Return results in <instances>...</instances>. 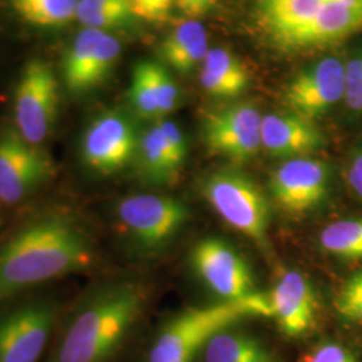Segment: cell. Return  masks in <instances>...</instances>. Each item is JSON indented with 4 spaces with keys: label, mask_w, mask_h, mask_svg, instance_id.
Returning <instances> with one entry per match:
<instances>
[{
    "label": "cell",
    "mask_w": 362,
    "mask_h": 362,
    "mask_svg": "<svg viewBox=\"0 0 362 362\" xmlns=\"http://www.w3.org/2000/svg\"><path fill=\"white\" fill-rule=\"evenodd\" d=\"M90 236L74 216L50 212L27 221L0 245V302L89 269Z\"/></svg>",
    "instance_id": "6da1fadb"
},
{
    "label": "cell",
    "mask_w": 362,
    "mask_h": 362,
    "mask_svg": "<svg viewBox=\"0 0 362 362\" xmlns=\"http://www.w3.org/2000/svg\"><path fill=\"white\" fill-rule=\"evenodd\" d=\"M146 290L137 281L97 286L58 324L47 362H112L143 314Z\"/></svg>",
    "instance_id": "7a4b0ae2"
},
{
    "label": "cell",
    "mask_w": 362,
    "mask_h": 362,
    "mask_svg": "<svg viewBox=\"0 0 362 362\" xmlns=\"http://www.w3.org/2000/svg\"><path fill=\"white\" fill-rule=\"evenodd\" d=\"M250 317H270L267 294L188 308L172 317L155 337L146 362H192L208 339Z\"/></svg>",
    "instance_id": "3957f363"
},
{
    "label": "cell",
    "mask_w": 362,
    "mask_h": 362,
    "mask_svg": "<svg viewBox=\"0 0 362 362\" xmlns=\"http://www.w3.org/2000/svg\"><path fill=\"white\" fill-rule=\"evenodd\" d=\"M202 194L233 230L246 235L258 246L267 245L269 202L255 181L242 172L221 169L202 182Z\"/></svg>",
    "instance_id": "277c9868"
},
{
    "label": "cell",
    "mask_w": 362,
    "mask_h": 362,
    "mask_svg": "<svg viewBox=\"0 0 362 362\" xmlns=\"http://www.w3.org/2000/svg\"><path fill=\"white\" fill-rule=\"evenodd\" d=\"M118 226L140 251L151 254L167 246L188 219L187 206L169 196L136 194L115 207Z\"/></svg>",
    "instance_id": "5b68a950"
},
{
    "label": "cell",
    "mask_w": 362,
    "mask_h": 362,
    "mask_svg": "<svg viewBox=\"0 0 362 362\" xmlns=\"http://www.w3.org/2000/svg\"><path fill=\"white\" fill-rule=\"evenodd\" d=\"M59 324L58 305L34 298L0 313V362H39Z\"/></svg>",
    "instance_id": "8992f818"
},
{
    "label": "cell",
    "mask_w": 362,
    "mask_h": 362,
    "mask_svg": "<svg viewBox=\"0 0 362 362\" xmlns=\"http://www.w3.org/2000/svg\"><path fill=\"white\" fill-rule=\"evenodd\" d=\"M58 112L59 86L52 67L39 59L28 62L15 89V132L27 143L39 146L50 137Z\"/></svg>",
    "instance_id": "52a82bcc"
},
{
    "label": "cell",
    "mask_w": 362,
    "mask_h": 362,
    "mask_svg": "<svg viewBox=\"0 0 362 362\" xmlns=\"http://www.w3.org/2000/svg\"><path fill=\"white\" fill-rule=\"evenodd\" d=\"M139 137L129 118L116 110L94 117L79 140V157L85 168L98 176H110L134 158Z\"/></svg>",
    "instance_id": "ba28073f"
},
{
    "label": "cell",
    "mask_w": 362,
    "mask_h": 362,
    "mask_svg": "<svg viewBox=\"0 0 362 362\" xmlns=\"http://www.w3.org/2000/svg\"><path fill=\"white\" fill-rule=\"evenodd\" d=\"M55 175L52 157L16 132L0 134V203L13 206Z\"/></svg>",
    "instance_id": "9c48e42d"
},
{
    "label": "cell",
    "mask_w": 362,
    "mask_h": 362,
    "mask_svg": "<svg viewBox=\"0 0 362 362\" xmlns=\"http://www.w3.org/2000/svg\"><path fill=\"white\" fill-rule=\"evenodd\" d=\"M262 119L251 104H236L208 113L203 121V139L215 155L235 163L254 158L262 148Z\"/></svg>",
    "instance_id": "30bf717a"
},
{
    "label": "cell",
    "mask_w": 362,
    "mask_h": 362,
    "mask_svg": "<svg viewBox=\"0 0 362 362\" xmlns=\"http://www.w3.org/2000/svg\"><path fill=\"white\" fill-rule=\"evenodd\" d=\"M121 43L103 30L83 28L67 49L62 73L66 89L85 95L103 85L116 66Z\"/></svg>",
    "instance_id": "8fae6325"
},
{
    "label": "cell",
    "mask_w": 362,
    "mask_h": 362,
    "mask_svg": "<svg viewBox=\"0 0 362 362\" xmlns=\"http://www.w3.org/2000/svg\"><path fill=\"white\" fill-rule=\"evenodd\" d=\"M191 263L204 284L224 300H239L257 293L246 260L221 239L199 242L191 254Z\"/></svg>",
    "instance_id": "7c38bea8"
},
{
    "label": "cell",
    "mask_w": 362,
    "mask_h": 362,
    "mask_svg": "<svg viewBox=\"0 0 362 362\" xmlns=\"http://www.w3.org/2000/svg\"><path fill=\"white\" fill-rule=\"evenodd\" d=\"M329 179V168L322 161L310 157L290 158L272 172V200L286 214L305 215L324 202Z\"/></svg>",
    "instance_id": "4fadbf2b"
},
{
    "label": "cell",
    "mask_w": 362,
    "mask_h": 362,
    "mask_svg": "<svg viewBox=\"0 0 362 362\" xmlns=\"http://www.w3.org/2000/svg\"><path fill=\"white\" fill-rule=\"evenodd\" d=\"M345 95V66L338 58H325L299 73L287 85L285 103L293 113L313 121Z\"/></svg>",
    "instance_id": "5bb4252c"
},
{
    "label": "cell",
    "mask_w": 362,
    "mask_h": 362,
    "mask_svg": "<svg viewBox=\"0 0 362 362\" xmlns=\"http://www.w3.org/2000/svg\"><path fill=\"white\" fill-rule=\"evenodd\" d=\"M267 298L270 317L285 336H305L317 324L318 299L303 274L291 269L279 272Z\"/></svg>",
    "instance_id": "9a60e30c"
},
{
    "label": "cell",
    "mask_w": 362,
    "mask_h": 362,
    "mask_svg": "<svg viewBox=\"0 0 362 362\" xmlns=\"http://www.w3.org/2000/svg\"><path fill=\"white\" fill-rule=\"evenodd\" d=\"M180 93L167 69L152 61L133 67L129 100L134 112L146 119H163L179 104Z\"/></svg>",
    "instance_id": "2e32d148"
},
{
    "label": "cell",
    "mask_w": 362,
    "mask_h": 362,
    "mask_svg": "<svg viewBox=\"0 0 362 362\" xmlns=\"http://www.w3.org/2000/svg\"><path fill=\"white\" fill-rule=\"evenodd\" d=\"M322 145L324 137L313 121L296 113H272L262 119V148L272 156L308 157Z\"/></svg>",
    "instance_id": "e0dca14e"
},
{
    "label": "cell",
    "mask_w": 362,
    "mask_h": 362,
    "mask_svg": "<svg viewBox=\"0 0 362 362\" xmlns=\"http://www.w3.org/2000/svg\"><path fill=\"white\" fill-rule=\"evenodd\" d=\"M362 30V0H327L287 49L326 46Z\"/></svg>",
    "instance_id": "ac0fdd59"
},
{
    "label": "cell",
    "mask_w": 362,
    "mask_h": 362,
    "mask_svg": "<svg viewBox=\"0 0 362 362\" xmlns=\"http://www.w3.org/2000/svg\"><path fill=\"white\" fill-rule=\"evenodd\" d=\"M327 0H257L259 23L281 47L302 31Z\"/></svg>",
    "instance_id": "d6986e66"
},
{
    "label": "cell",
    "mask_w": 362,
    "mask_h": 362,
    "mask_svg": "<svg viewBox=\"0 0 362 362\" xmlns=\"http://www.w3.org/2000/svg\"><path fill=\"white\" fill-rule=\"evenodd\" d=\"M209 52L206 27L197 21H187L163 40L160 54L165 64L179 73H189L203 65Z\"/></svg>",
    "instance_id": "ffe728a7"
},
{
    "label": "cell",
    "mask_w": 362,
    "mask_h": 362,
    "mask_svg": "<svg viewBox=\"0 0 362 362\" xmlns=\"http://www.w3.org/2000/svg\"><path fill=\"white\" fill-rule=\"evenodd\" d=\"M200 82L211 95L233 98L246 89L248 73L233 52L216 47L208 52L202 67Z\"/></svg>",
    "instance_id": "44dd1931"
},
{
    "label": "cell",
    "mask_w": 362,
    "mask_h": 362,
    "mask_svg": "<svg viewBox=\"0 0 362 362\" xmlns=\"http://www.w3.org/2000/svg\"><path fill=\"white\" fill-rule=\"evenodd\" d=\"M203 356L204 362H279L258 338L230 327L208 339Z\"/></svg>",
    "instance_id": "7402d4cb"
},
{
    "label": "cell",
    "mask_w": 362,
    "mask_h": 362,
    "mask_svg": "<svg viewBox=\"0 0 362 362\" xmlns=\"http://www.w3.org/2000/svg\"><path fill=\"white\" fill-rule=\"evenodd\" d=\"M140 173L152 184H170L179 175L181 163L169 149L158 125L155 124L141 136L137 148Z\"/></svg>",
    "instance_id": "603a6c76"
},
{
    "label": "cell",
    "mask_w": 362,
    "mask_h": 362,
    "mask_svg": "<svg viewBox=\"0 0 362 362\" xmlns=\"http://www.w3.org/2000/svg\"><path fill=\"white\" fill-rule=\"evenodd\" d=\"M19 16L33 26H66L77 16L79 0H13Z\"/></svg>",
    "instance_id": "cb8c5ba5"
},
{
    "label": "cell",
    "mask_w": 362,
    "mask_h": 362,
    "mask_svg": "<svg viewBox=\"0 0 362 362\" xmlns=\"http://www.w3.org/2000/svg\"><path fill=\"white\" fill-rule=\"evenodd\" d=\"M322 250L338 258L362 259V219L339 220L320 233Z\"/></svg>",
    "instance_id": "d4e9b609"
},
{
    "label": "cell",
    "mask_w": 362,
    "mask_h": 362,
    "mask_svg": "<svg viewBox=\"0 0 362 362\" xmlns=\"http://www.w3.org/2000/svg\"><path fill=\"white\" fill-rule=\"evenodd\" d=\"M133 13L128 6L103 4L90 0H79L78 22L85 28L106 31L107 28L122 26L129 22Z\"/></svg>",
    "instance_id": "484cf974"
},
{
    "label": "cell",
    "mask_w": 362,
    "mask_h": 362,
    "mask_svg": "<svg viewBox=\"0 0 362 362\" xmlns=\"http://www.w3.org/2000/svg\"><path fill=\"white\" fill-rule=\"evenodd\" d=\"M333 305L344 321L362 325V272H356L344 281L337 291Z\"/></svg>",
    "instance_id": "4316f807"
},
{
    "label": "cell",
    "mask_w": 362,
    "mask_h": 362,
    "mask_svg": "<svg viewBox=\"0 0 362 362\" xmlns=\"http://www.w3.org/2000/svg\"><path fill=\"white\" fill-rule=\"evenodd\" d=\"M346 104L354 112H362V54L356 55L345 66Z\"/></svg>",
    "instance_id": "83f0119b"
},
{
    "label": "cell",
    "mask_w": 362,
    "mask_h": 362,
    "mask_svg": "<svg viewBox=\"0 0 362 362\" xmlns=\"http://www.w3.org/2000/svg\"><path fill=\"white\" fill-rule=\"evenodd\" d=\"M133 16L146 22H164L168 18L173 0H128Z\"/></svg>",
    "instance_id": "f1b7e54d"
},
{
    "label": "cell",
    "mask_w": 362,
    "mask_h": 362,
    "mask_svg": "<svg viewBox=\"0 0 362 362\" xmlns=\"http://www.w3.org/2000/svg\"><path fill=\"white\" fill-rule=\"evenodd\" d=\"M305 362H360L348 348L337 342H324L311 350Z\"/></svg>",
    "instance_id": "f546056e"
},
{
    "label": "cell",
    "mask_w": 362,
    "mask_h": 362,
    "mask_svg": "<svg viewBox=\"0 0 362 362\" xmlns=\"http://www.w3.org/2000/svg\"><path fill=\"white\" fill-rule=\"evenodd\" d=\"M156 124L161 130L165 141L168 144L169 149L172 151L176 160L182 164L187 157V141L180 128L175 122L167 119H158Z\"/></svg>",
    "instance_id": "4dcf8cb0"
},
{
    "label": "cell",
    "mask_w": 362,
    "mask_h": 362,
    "mask_svg": "<svg viewBox=\"0 0 362 362\" xmlns=\"http://www.w3.org/2000/svg\"><path fill=\"white\" fill-rule=\"evenodd\" d=\"M218 0H175V4L181 13L188 18H199L207 13Z\"/></svg>",
    "instance_id": "1f68e13d"
},
{
    "label": "cell",
    "mask_w": 362,
    "mask_h": 362,
    "mask_svg": "<svg viewBox=\"0 0 362 362\" xmlns=\"http://www.w3.org/2000/svg\"><path fill=\"white\" fill-rule=\"evenodd\" d=\"M348 180L353 192L362 199V148H360L350 161Z\"/></svg>",
    "instance_id": "d6a6232c"
},
{
    "label": "cell",
    "mask_w": 362,
    "mask_h": 362,
    "mask_svg": "<svg viewBox=\"0 0 362 362\" xmlns=\"http://www.w3.org/2000/svg\"><path fill=\"white\" fill-rule=\"evenodd\" d=\"M90 1H95V3H103V4H116V6H128L129 3L128 0H90Z\"/></svg>",
    "instance_id": "836d02e7"
},
{
    "label": "cell",
    "mask_w": 362,
    "mask_h": 362,
    "mask_svg": "<svg viewBox=\"0 0 362 362\" xmlns=\"http://www.w3.org/2000/svg\"><path fill=\"white\" fill-rule=\"evenodd\" d=\"M173 1H175V0H173Z\"/></svg>",
    "instance_id": "e575fe53"
}]
</instances>
